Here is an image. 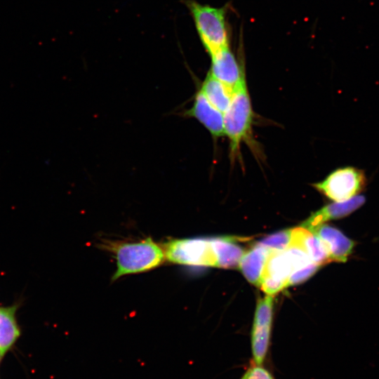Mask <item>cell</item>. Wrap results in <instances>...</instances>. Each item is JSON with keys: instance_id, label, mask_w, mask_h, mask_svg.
<instances>
[{"instance_id": "cell-19", "label": "cell", "mask_w": 379, "mask_h": 379, "mask_svg": "<svg viewBox=\"0 0 379 379\" xmlns=\"http://www.w3.org/2000/svg\"><path fill=\"white\" fill-rule=\"evenodd\" d=\"M240 379H274L272 373L262 365L250 366Z\"/></svg>"}, {"instance_id": "cell-5", "label": "cell", "mask_w": 379, "mask_h": 379, "mask_svg": "<svg viewBox=\"0 0 379 379\" xmlns=\"http://www.w3.org/2000/svg\"><path fill=\"white\" fill-rule=\"evenodd\" d=\"M165 258L185 265L215 267L210 239L184 238L173 239L164 244Z\"/></svg>"}, {"instance_id": "cell-17", "label": "cell", "mask_w": 379, "mask_h": 379, "mask_svg": "<svg viewBox=\"0 0 379 379\" xmlns=\"http://www.w3.org/2000/svg\"><path fill=\"white\" fill-rule=\"evenodd\" d=\"M293 229L284 230L271 234L257 243L271 251H281L292 244Z\"/></svg>"}, {"instance_id": "cell-15", "label": "cell", "mask_w": 379, "mask_h": 379, "mask_svg": "<svg viewBox=\"0 0 379 379\" xmlns=\"http://www.w3.org/2000/svg\"><path fill=\"white\" fill-rule=\"evenodd\" d=\"M17 305L0 307V355L2 357L20 335L15 312Z\"/></svg>"}, {"instance_id": "cell-20", "label": "cell", "mask_w": 379, "mask_h": 379, "mask_svg": "<svg viewBox=\"0 0 379 379\" xmlns=\"http://www.w3.org/2000/svg\"><path fill=\"white\" fill-rule=\"evenodd\" d=\"M1 356L0 355V360H1Z\"/></svg>"}, {"instance_id": "cell-1", "label": "cell", "mask_w": 379, "mask_h": 379, "mask_svg": "<svg viewBox=\"0 0 379 379\" xmlns=\"http://www.w3.org/2000/svg\"><path fill=\"white\" fill-rule=\"evenodd\" d=\"M224 131L230 141V157L240 154L241 145L251 141L253 111L244 73L232 88L230 103L223 114Z\"/></svg>"}, {"instance_id": "cell-18", "label": "cell", "mask_w": 379, "mask_h": 379, "mask_svg": "<svg viewBox=\"0 0 379 379\" xmlns=\"http://www.w3.org/2000/svg\"><path fill=\"white\" fill-rule=\"evenodd\" d=\"M320 265L312 262L305 267L293 271L289 276L286 287L300 284L312 277Z\"/></svg>"}, {"instance_id": "cell-6", "label": "cell", "mask_w": 379, "mask_h": 379, "mask_svg": "<svg viewBox=\"0 0 379 379\" xmlns=\"http://www.w3.org/2000/svg\"><path fill=\"white\" fill-rule=\"evenodd\" d=\"M295 270L286 249L272 251L265 266L260 286L266 295H273L286 287L291 274Z\"/></svg>"}, {"instance_id": "cell-16", "label": "cell", "mask_w": 379, "mask_h": 379, "mask_svg": "<svg viewBox=\"0 0 379 379\" xmlns=\"http://www.w3.org/2000/svg\"><path fill=\"white\" fill-rule=\"evenodd\" d=\"M273 295H266L259 299L255 312L253 328H271L272 321Z\"/></svg>"}, {"instance_id": "cell-7", "label": "cell", "mask_w": 379, "mask_h": 379, "mask_svg": "<svg viewBox=\"0 0 379 379\" xmlns=\"http://www.w3.org/2000/svg\"><path fill=\"white\" fill-rule=\"evenodd\" d=\"M238 55L230 47L210 56L211 60L209 72L216 79L230 88H233L241 77L246 73L245 60L242 46L239 44Z\"/></svg>"}, {"instance_id": "cell-8", "label": "cell", "mask_w": 379, "mask_h": 379, "mask_svg": "<svg viewBox=\"0 0 379 379\" xmlns=\"http://www.w3.org/2000/svg\"><path fill=\"white\" fill-rule=\"evenodd\" d=\"M185 114L196 119L215 139L225 135L223 113L215 108L199 90Z\"/></svg>"}, {"instance_id": "cell-10", "label": "cell", "mask_w": 379, "mask_h": 379, "mask_svg": "<svg viewBox=\"0 0 379 379\" xmlns=\"http://www.w3.org/2000/svg\"><path fill=\"white\" fill-rule=\"evenodd\" d=\"M365 201L364 196L358 194L345 201H334L312 213L302 222L301 227L312 231L328 220L339 219L350 215L361 207Z\"/></svg>"}, {"instance_id": "cell-13", "label": "cell", "mask_w": 379, "mask_h": 379, "mask_svg": "<svg viewBox=\"0 0 379 379\" xmlns=\"http://www.w3.org/2000/svg\"><path fill=\"white\" fill-rule=\"evenodd\" d=\"M271 251L256 244L242 256L239 267L252 284L260 286L265 263Z\"/></svg>"}, {"instance_id": "cell-12", "label": "cell", "mask_w": 379, "mask_h": 379, "mask_svg": "<svg viewBox=\"0 0 379 379\" xmlns=\"http://www.w3.org/2000/svg\"><path fill=\"white\" fill-rule=\"evenodd\" d=\"M292 236V244L300 247L314 263L321 265L331 261L323 243L314 233L300 227L293 229Z\"/></svg>"}, {"instance_id": "cell-2", "label": "cell", "mask_w": 379, "mask_h": 379, "mask_svg": "<svg viewBox=\"0 0 379 379\" xmlns=\"http://www.w3.org/2000/svg\"><path fill=\"white\" fill-rule=\"evenodd\" d=\"M192 17L197 34L209 56L230 47L227 6L214 7L194 0L185 2Z\"/></svg>"}, {"instance_id": "cell-9", "label": "cell", "mask_w": 379, "mask_h": 379, "mask_svg": "<svg viewBox=\"0 0 379 379\" xmlns=\"http://www.w3.org/2000/svg\"><path fill=\"white\" fill-rule=\"evenodd\" d=\"M310 232L320 239L331 261L345 262L352 254L354 241L338 229L324 223Z\"/></svg>"}, {"instance_id": "cell-14", "label": "cell", "mask_w": 379, "mask_h": 379, "mask_svg": "<svg viewBox=\"0 0 379 379\" xmlns=\"http://www.w3.org/2000/svg\"><path fill=\"white\" fill-rule=\"evenodd\" d=\"M199 90L215 108L224 114L231 101L232 88L216 79L208 71Z\"/></svg>"}, {"instance_id": "cell-11", "label": "cell", "mask_w": 379, "mask_h": 379, "mask_svg": "<svg viewBox=\"0 0 379 379\" xmlns=\"http://www.w3.org/2000/svg\"><path fill=\"white\" fill-rule=\"evenodd\" d=\"M211 245L215 260V267L234 268L239 267L245 253L244 249L236 243V238H211Z\"/></svg>"}, {"instance_id": "cell-4", "label": "cell", "mask_w": 379, "mask_h": 379, "mask_svg": "<svg viewBox=\"0 0 379 379\" xmlns=\"http://www.w3.org/2000/svg\"><path fill=\"white\" fill-rule=\"evenodd\" d=\"M364 172L353 166L337 168L312 186L333 201H343L358 195L366 185Z\"/></svg>"}, {"instance_id": "cell-3", "label": "cell", "mask_w": 379, "mask_h": 379, "mask_svg": "<svg viewBox=\"0 0 379 379\" xmlns=\"http://www.w3.org/2000/svg\"><path fill=\"white\" fill-rule=\"evenodd\" d=\"M109 247L117 260L113 281L122 276L154 269L165 258L164 248L150 237L135 242L112 244Z\"/></svg>"}]
</instances>
